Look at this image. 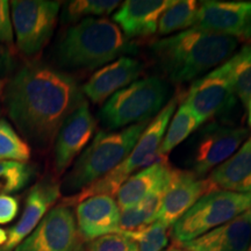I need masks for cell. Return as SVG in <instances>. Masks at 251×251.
I'll return each mask as SVG.
<instances>
[{"label":"cell","mask_w":251,"mask_h":251,"mask_svg":"<svg viewBox=\"0 0 251 251\" xmlns=\"http://www.w3.org/2000/svg\"><path fill=\"white\" fill-rule=\"evenodd\" d=\"M14 251H81L76 218L64 203L52 207Z\"/></svg>","instance_id":"11"},{"label":"cell","mask_w":251,"mask_h":251,"mask_svg":"<svg viewBox=\"0 0 251 251\" xmlns=\"http://www.w3.org/2000/svg\"><path fill=\"white\" fill-rule=\"evenodd\" d=\"M197 135L187 163L191 172L198 178H202L241 148L249 130L244 127L212 122Z\"/></svg>","instance_id":"9"},{"label":"cell","mask_w":251,"mask_h":251,"mask_svg":"<svg viewBox=\"0 0 251 251\" xmlns=\"http://www.w3.org/2000/svg\"><path fill=\"white\" fill-rule=\"evenodd\" d=\"M172 170L166 157H161L152 164L131 175L115 193L120 211L133 207L155 192L170 179Z\"/></svg>","instance_id":"20"},{"label":"cell","mask_w":251,"mask_h":251,"mask_svg":"<svg viewBox=\"0 0 251 251\" xmlns=\"http://www.w3.org/2000/svg\"><path fill=\"white\" fill-rule=\"evenodd\" d=\"M214 190L251 193V137L207 178Z\"/></svg>","instance_id":"21"},{"label":"cell","mask_w":251,"mask_h":251,"mask_svg":"<svg viewBox=\"0 0 251 251\" xmlns=\"http://www.w3.org/2000/svg\"><path fill=\"white\" fill-rule=\"evenodd\" d=\"M178 99L174 98L169 100L168 103L162 108V111L153 118L152 121L147 126L142 135L140 136L135 147L131 150L120 165H118L114 170L109 174L103 176L96 183L84 188L81 192L76 196L65 198L63 203L67 206L75 205L83 201L86 198L97 196V194H108L113 196L117 193L119 187L125 183L131 175L136 174L140 169L146 168L161 157L159 148H161L162 141L164 139L165 131L177 107Z\"/></svg>","instance_id":"5"},{"label":"cell","mask_w":251,"mask_h":251,"mask_svg":"<svg viewBox=\"0 0 251 251\" xmlns=\"http://www.w3.org/2000/svg\"><path fill=\"white\" fill-rule=\"evenodd\" d=\"M237 46L234 37L192 27L155 41L150 52L169 80L183 84L224 63Z\"/></svg>","instance_id":"2"},{"label":"cell","mask_w":251,"mask_h":251,"mask_svg":"<svg viewBox=\"0 0 251 251\" xmlns=\"http://www.w3.org/2000/svg\"><path fill=\"white\" fill-rule=\"evenodd\" d=\"M248 251H251V242H250V246H249V248H248Z\"/></svg>","instance_id":"37"},{"label":"cell","mask_w":251,"mask_h":251,"mask_svg":"<svg viewBox=\"0 0 251 251\" xmlns=\"http://www.w3.org/2000/svg\"><path fill=\"white\" fill-rule=\"evenodd\" d=\"M251 242V207L227 224L180 244L190 251H248Z\"/></svg>","instance_id":"19"},{"label":"cell","mask_w":251,"mask_h":251,"mask_svg":"<svg viewBox=\"0 0 251 251\" xmlns=\"http://www.w3.org/2000/svg\"><path fill=\"white\" fill-rule=\"evenodd\" d=\"M213 191L208 179H200L191 171L174 169L156 221L172 227L200 198Z\"/></svg>","instance_id":"14"},{"label":"cell","mask_w":251,"mask_h":251,"mask_svg":"<svg viewBox=\"0 0 251 251\" xmlns=\"http://www.w3.org/2000/svg\"><path fill=\"white\" fill-rule=\"evenodd\" d=\"M9 7L7 0H0V42L6 47H13L14 31Z\"/></svg>","instance_id":"31"},{"label":"cell","mask_w":251,"mask_h":251,"mask_svg":"<svg viewBox=\"0 0 251 251\" xmlns=\"http://www.w3.org/2000/svg\"><path fill=\"white\" fill-rule=\"evenodd\" d=\"M35 170L23 162L0 161V196H11L26 187Z\"/></svg>","instance_id":"27"},{"label":"cell","mask_w":251,"mask_h":251,"mask_svg":"<svg viewBox=\"0 0 251 251\" xmlns=\"http://www.w3.org/2000/svg\"><path fill=\"white\" fill-rule=\"evenodd\" d=\"M199 127L200 124L194 117L192 111L184 102H181L177 112L172 115L170 126H168L159 148V155L166 157L168 153L183 143Z\"/></svg>","instance_id":"23"},{"label":"cell","mask_w":251,"mask_h":251,"mask_svg":"<svg viewBox=\"0 0 251 251\" xmlns=\"http://www.w3.org/2000/svg\"><path fill=\"white\" fill-rule=\"evenodd\" d=\"M194 27L234 37L237 41H249L251 1H202Z\"/></svg>","instance_id":"12"},{"label":"cell","mask_w":251,"mask_h":251,"mask_svg":"<svg viewBox=\"0 0 251 251\" xmlns=\"http://www.w3.org/2000/svg\"><path fill=\"white\" fill-rule=\"evenodd\" d=\"M121 5L117 0H75L65 4L62 13L63 23L111 14Z\"/></svg>","instance_id":"26"},{"label":"cell","mask_w":251,"mask_h":251,"mask_svg":"<svg viewBox=\"0 0 251 251\" xmlns=\"http://www.w3.org/2000/svg\"><path fill=\"white\" fill-rule=\"evenodd\" d=\"M248 121H249V126H250V128H251V99H250V101L248 102Z\"/></svg>","instance_id":"35"},{"label":"cell","mask_w":251,"mask_h":251,"mask_svg":"<svg viewBox=\"0 0 251 251\" xmlns=\"http://www.w3.org/2000/svg\"><path fill=\"white\" fill-rule=\"evenodd\" d=\"M172 0H127L121 2L113 14V23L127 39L151 36L157 31L158 21Z\"/></svg>","instance_id":"18"},{"label":"cell","mask_w":251,"mask_h":251,"mask_svg":"<svg viewBox=\"0 0 251 251\" xmlns=\"http://www.w3.org/2000/svg\"><path fill=\"white\" fill-rule=\"evenodd\" d=\"M89 251H139V247L131 238L119 233L91 241Z\"/></svg>","instance_id":"30"},{"label":"cell","mask_w":251,"mask_h":251,"mask_svg":"<svg viewBox=\"0 0 251 251\" xmlns=\"http://www.w3.org/2000/svg\"><path fill=\"white\" fill-rule=\"evenodd\" d=\"M183 102L192 111L200 126L233 111L236 107L237 97L229 79L226 63L194 81Z\"/></svg>","instance_id":"10"},{"label":"cell","mask_w":251,"mask_h":251,"mask_svg":"<svg viewBox=\"0 0 251 251\" xmlns=\"http://www.w3.org/2000/svg\"><path fill=\"white\" fill-rule=\"evenodd\" d=\"M251 207V193L215 190L200 198L171 227L175 246L190 242L227 224Z\"/></svg>","instance_id":"7"},{"label":"cell","mask_w":251,"mask_h":251,"mask_svg":"<svg viewBox=\"0 0 251 251\" xmlns=\"http://www.w3.org/2000/svg\"><path fill=\"white\" fill-rule=\"evenodd\" d=\"M61 197V185L54 180L45 179L30 188L26 198L20 220L6 229V241L1 251H12L37 227L41 220L54 207Z\"/></svg>","instance_id":"15"},{"label":"cell","mask_w":251,"mask_h":251,"mask_svg":"<svg viewBox=\"0 0 251 251\" xmlns=\"http://www.w3.org/2000/svg\"><path fill=\"white\" fill-rule=\"evenodd\" d=\"M18 199L13 196H0V225H7L19 214Z\"/></svg>","instance_id":"32"},{"label":"cell","mask_w":251,"mask_h":251,"mask_svg":"<svg viewBox=\"0 0 251 251\" xmlns=\"http://www.w3.org/2000/svg\"><path fill=\"white\" fill-rule=\"evenodd\" d=\"M163 251H190V250L185 249V248L180 246H172V247L166 248V249H164Z\"/></svg>","instance_id":"34"},{"label":"cell","mask_w":251,"mask_h":251,"mask_svg":"<svg viewBox=\"0 0 251 251\" xmlns=\"http://www.w3.org/2000/svg\"><path fill=\"white\" fill-rule=\"evenodd\" d=\"M30 156L29 143L5 119H0V161L27 163Z\"/></svg>","instance_id":"28"},{"label":"cell","mask_w":251,"mask_h":251,"mask_svg":"<svg viewBox=\"0 0 251 251\" xmlns=\"http://www.w3.org/2000/svg\"><path fill=\"white\" fill-rule=\"evenodd\" d=\"M225 63L235 94L243 105H248L251 99V45L244 46Z\"/></svg>","instance_id":"25"},{"label":"cell","mask_w":251,"mask_h":251,"mask_svg":"<svg viewBox=\"0 0 251 251\" xmlns=\"http://www.w3.org/2000/svg\"><path fill=\"white\" fill-rule=\"evenodd\" d=\"M6 80L5 79H0V96H1L2 92L5 91V87H6Z\"/></svg>","instance_id":"36"},{"label":"cell","mask_w":251,"mask_h":251,"mask_svg":"<svg viewBox=\"0 0 251 251\" xmlns=\"http://www.w3.org/2000/svg\"><path fill=\"white\" fill-rule=\"evenodd\" d=\"M168 97L169 85L165 80L156 76L137 79L106 100L99 118L113 131L150 121L168 103Z\"/></svg>","instance_id":"6"},{"label":"cell","mask_w":251,"mask_h":251,"mask_svg":"<svg viewBox=\"0 0 251 251\" xmlns=\"http://www.w3.org/2000/svg\"><path fill=\"white\" fill-rule=\"evenodd\" d=\"M83 100L74 77L40 63L25 65L5 87L8 117L39 148L55 142L63 122Z\"/></svg>","instance_id":"1"},{"label":"cell","mask_w":251,"mask_h":251,"mask_svg":"<svg viewBox=\"0 0 251 251\" xmlns=\"http://www.w3.org/2000/svg\"><path fill=\"white\" fill-rule=\"evenodd\" d=\"M15 68V59L12 50L0 43V79L8 76Z\"/></svg>","instance_id":"33"},{"label":"cell","mask_w":251,"mask_h":251,"mask_svg":"<svg viewBox=\"0 0 251 251\" xmlns=\"http://www.w3.org/2000/svg\"><path fill=\"white\" fill-rule=\"evenodd\" d=\"M97 122L85 99L63 122L55 139L54 168L58 176L64 174L85 147L89 146Z\"/></svg>","instance_id":"13"},{"label":"cell","mask_w":251,"mask_h":251,"mask_svg":"<svg viewBox=\"0 0 251 251\" xmlns=\"http://www.w3.org/2000/svg\"><path fill=\"white\" fill-rule=\"evenodd\" d=\"M170 179L137 205L121 211L120 233L137 230V229L146 227V226L156 221L157 214H158L159 208H161L163 198H164Z\"/></svg>","instance_id":"22"},{"label":"cell","mask_w":251,"mask_h":251,"mask_svg":"<svg viewBox=\"0 0 251 251\" xmlns=\"http://www.w3.org/2000/svg\"><path fill=\"white\" fill-rule=\"evenodd\" d=\"M199 2L196 0L175 1L166 8L158 21L157 31L159 35H171L175 31L194 27L197 23Z\"/></svg>","instance_id":"24"},{"label":"cell","mask_w":251,"mask_h":251,"mask_svg":"<svg viewBox=\"0 0 251 251\" xmlns=\"http://www.w3.org/2000/svg\"><path fill=\"white\" fill-rule=\"evenodd\" d=\"M61 1L13 0L11 18L17 47L21 54L33 57L45 48L54 34Z\"/></svg>","instance_id":"8"},{"label":"cell","mask_w":251,"mask_h":251,"mask_svg":"<svg viewBox=\"0 0 251 251\" xmlns=\"http://www.w3.org/2000/svg\"><path fill=\"white\" fill-rule=\"evenodd\" d=\"M150 121L131 125L119 131H99L65 176L61 192L70 194L68 198L76 196L114 170L129 155Z\"/></svg>","instance_id":"4"},{"label":"cell","mask_w":251,"mask_h":251,"mask_svg":"<svg viewBox=\"0 0 251 251\" xmlns=\"http://www.w3.org/2000/svg\"><path fill=\"white\" fill-rule=\"evenodd\" d=\"M121 234L131 238L139 247V251H163L170 241L169 227L159 221L152 222L137 230Z\"/></svg>","instance_id":"29"},{"label":"cell","mask_w":251,"mask_h":251,"mask_svg":"<svg viewBox=\"0 0 251 251\" xmlns=\"http://www.w3.org/2000/svg\"><path fill=\"white\" fill-rule=\"evenodd\" d=\"M144 65L131 56H122L96 71L84 84L81 92L93 103H102L114 93L139 79Z\"/></svg>","instance_id":"17"},{"label":"cell","mask_w":251,"mask_h":251,"mask_svg":"<svg viewBox=\"0 0 251 251\" xmlns=\"http://www.w3.org/2000/svg\"><path fill=\"white\" fill-rule=\"evenodd\" d=\"M136 50L113 21L86 18L68 28L59 40L56 55L64 68L94 70L122 56L136 54Z\"/></svg>","instance_id":"3"},{"label":"cell","mask_w":251,"mask_h":251,"mask_svg":"<svg viewBox=\"0 0 251 251\" xmlns=\"http://www.w3.org/2000/svg\"><path fill=\"white\" fill-rule=\"evenodd\" d=\"M120 214L117 200L108 194H97L76 206V224L81 240L91 241L120 233Z\"/></svg>","instance_id":"16"}]
</instances>
